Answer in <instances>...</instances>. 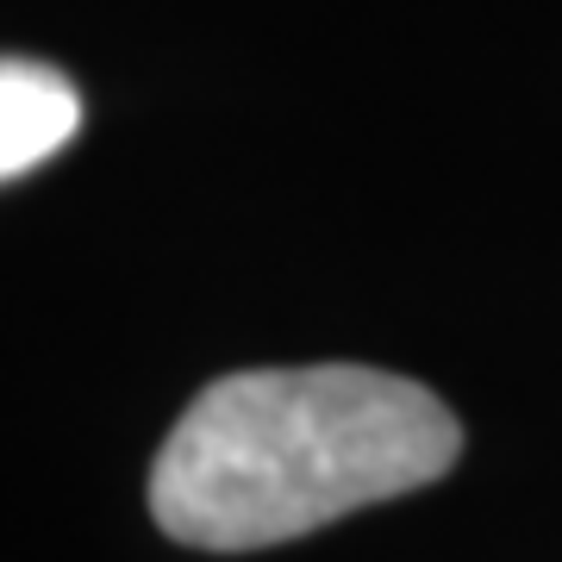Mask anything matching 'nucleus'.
I'll list each match as a JSON object with an SVG mask.
<instances>
[{"instance_id": "nucleus-1", "label": "nucleus", "mask_w": 562, "mask_h": 562, "mask_svg": "<svg viewBox=\"0 0 562 562\" xmlns=\"http://www.w3.org/2000/svg\"><path fill=\"white\" fill-rule=\"evenodd\" d=\"M462 425L431 387L362 369H238L201 387L150 462V519L188 550H262L431 487Z\"/></svg>"}, {"instance_id": "nucleus-2", "label": "nucleus", "mask_w": 562, "mask_h": 562, "mask_svg": "<svg viewBox=\"0 0 562 562\" xmlns=\"http://www.w3.org/2000/svg\"><path fill=\"white\" fill-rule=\"evenodd\" d=\"M81 132V94L32 57L0 63V176L20 181Z\"/></svg>"}]
</instances>
